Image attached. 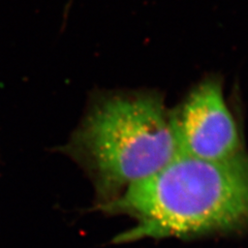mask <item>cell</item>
I'll use <instances>...</instances> for the list:
<instances>
[{
	"mask_svg": "<svg viewBox=\"0 0 248 248\" xmlns=\"http://www.w3.org/2000/svg\"><path fill=\"white\" fill-rule=\"evenodd\" d=\"M97 210L135 226L114 243L248 232V153L226 161L179 154L156 174Z\"/></svg>",
	"mask_w": 248,
	"mask_h": 248,
	"instance_id": "6da1fadb",
	"label": "cell"
},
{
	"mask_svg": "<svg viewBox=\"0 0 248 248\" xmlns=\"http://www.w3.org/2000/svg\"><path fill=\"white\" fill-rule=\"evenodd\" d=\"M61 151L88 175L96 209L180 154L164 96L148 89L94 93Z\"/></svg>",
	"mask_w": 248,
	"mask_h": 248,
	"instance_id": "7a4b0ae2",
	"label": "cell"
},
{
	"mask_svg": "<svg viewBox=\"0 0 248 248\" xmlns=\"http://www.w3.org/2000/svg\"><path fill=\"white\" fill-rule=\"evenodd\" d=\"M170 120L182 155L208 161H226L246 153L219 76L210 75L197 84L170 112Z\"/></svg>",
	"mask_w": 248,
	"mask_h": 248,
	"instance_id": "3957f363",
	"label": "cell"
}]
</instances>
